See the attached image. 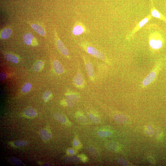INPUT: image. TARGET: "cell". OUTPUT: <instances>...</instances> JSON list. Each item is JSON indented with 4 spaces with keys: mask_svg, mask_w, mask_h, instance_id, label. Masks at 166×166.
Instances as JSON below:
<instances>
[{
    "mask_svg": "<svg viewBox=\"0 0 166 166\" xmlns=\"http://www.w3.org/2000/svg\"><path fill=\"white\" fill-rule=\"evenodd\" d=\"M89 116L91 120L94 123L96 124L100 123V119L96 114L93 113H90L89 114Z\"/></svg>",
    "mask_w": 166,
    "mask_h": 166,
    "instance_id": "cell-19",
    "label": "cell"
},
{
    "mask_svg": "<svg viewBox=\"0 0 166 166\" xmlns=\"http://www.w3.org/2000/svg\"><path fill=\"white\" fill-rule=\"evenodd\" d=\"M84 29L83 27L80 25H77L73 27L72 31L73 34L75 35L82 34L84 32Z\"/></svg>",
    "mask_w": 166,
    "mask_h": 166,
    "instance_id": "cell-16",
    "label": "cell"
},
{
    "mask_svg": "<svg viewBox=\"0 0 166 166\" xmlns=\"http://www.w3.org/2000/svg\"><path fill=\"white\" fill-rule=\"evenodd\" d=\"M44 63L41 61H39L37 62L32 67L33 70L36 72H38L40 71L43 68Z\"/></svg>",
    "mask_w": 166,
    "mask_h": 166,
    "instance_id": "cell-17",
    "label": "cell"
},
{
    "mask_svg": "<svg viewBox=\"0 0 166 166\" xmlns=\"http://www.w3.org/2000/svg\"><path fill=\"white\" fill-rule=\"evenodd\" d=\"M39 133L42 139L44 142L48 141L52 137L50 131L47 129H44L41 130Z\"/></svg>",
    "mask_w": 166,
    "mask_h": 166,
    "instance_id": "cell-3",
    "label": "cell"
},
{
    "mask_svg": "<svg viewBox=\"0 0 166 166\" xmlns=\"http://www.w3.org/2000/svg\"><path fill=\"white\" fill-rule=\"evenodd\" d=\"M24 114L26 116L29 117H34L36 116V110L31 107H27L25 110Z\"/></svg>",
    "mask_w": 166,
    "mask_h": 166,
    "instance_id": "cell-14",
    "label": "cell"
},
{
    "mask_svg": "<svg viewBox=\"0 0 166 166\" xmlns=\"http://www.w3.org/2000/svg\"><path fill=\"white\" fill-rule=\"evenodd\" d=\"M10 161L12 163L16 165H21L23 164L21 161L17 158H11Z\"/></svg>",
    "mask_w": 166,
    "mask_h": 166,
    "instance_id": "cell-28",
    "label": "cell"
},
{
    "mask_svg": "<svg viewBox=\"0 0 166 166\" xmlns=\"http://www.w3.org/2000/svg\"><path fill=\"white\" fill-rule=\"evenodd\" d=\"M73 145L74 148L77 150L80 149L82 147V145L80 141L76 137L73 140Z\"/></svg>",
    "mask_w": 166,
    "mask_h": 166,
    "instance_id": "cell-20",
    "label": "cell"
},
{
    "mask_svg": "<svg viewBox=\"0 0 166 166\" xmlns=\"http://www.w3.org/2000/svg\"><path fill=\"white\" fill-rule=\"evenodd\" d=\"M149 19L148 18H146L139 22L138 26L140 27H142L145 25L149 21Z\"/></svg>",
    "mask_w": 166,
    "mask_h": 166,
    "instance_id": "cell-33",
    "label": "cell"
},
{
    "mask_svg": "<svg viewBox=\"0 0 166 166\" xmlns=\"http://www.w3.org/2000/svg\"><path fill=\"white\" fill-rule=\"evenodd\" d=\"M61 104L64 106H67L69 107H72L74 105V101L68 99L63 100L61 101Z\"/></svg>",
    "mask_w": 166,
    "mask_h": 166,
    "instance_id": "cell-22",
    "label": "cell"
},
{
    "mask_svg": "<svg viewBox=\"0 0 166 166\" xmlns=\"http://www.w3.org/2000/svg\"><path fill=\"white\" fill-rule=\"evenodd\" d=\"M28 144L27 142L25 140H18L14 142L12 145L16 147H21L26 146Z\"/></svg>",
    "mask_w": 166,
    "mask_h": 166,
    "instance_id": "cell-21",
    "label": "cell"
},
{
    "mask_svg": "<svg viewBox=\"0 0 166 166\" xmlns=\"http://www.w3.org/2000/svg\"><path fill=\"white\" fill-rule=\"evenodd\" d=\"M32 29L37 33L41 36H44L45 34V30L40 25L37 24H33L31 25Z\"/></svg>",
    "mask_w": 166,
    "mask_h": 166,
    "instance_id": "cell-11",
    "label": "cell"
},
{
    "mask_svg": "<svg viewBox=\"0 0 166 166\" xmlns=\"http://www.w3.org/2000/svg\"><path fill=\"white\" fill-rule=\"evenodd\" d=\"M95 56L96 58L101 60H104L105 58L103 52H98Z\"/></svg>",
    "mask_w": 166,
    "mask_h": 166,
    "instance_id": "cell-34",
    "label": "cell"
},
{
    "mask_svg": "<svg viewBox=\"0 0 166 166\" xmlns=\"http://www.w3.org/2000/svg\"><path fill=\"white\" fill-rule=\"evenodd\" d=\"M77 150L75 149H69L67 151V153L69 155L73 156L76 155L77 153Z\"/></svg>",
    "mask_w": 166,
    "mask_h": 166,
    "instance_id": "cell-30",
    "label": "cell"
},
{
    "mask_svg": "<svg viewBox=\"0 0 166 166\" xmlns=\"http://www.w3.org/2000/svg\"><path fill=\"white\" fill-rule=\"evenodd\" d=\"M98 134L101 137H105L110 136L111 135L112 133L107 130H101L98 132Z\"/></svg>",
    "mask_w": 166,
    "mask_h": 166,
    "instance_id": "cell-23",
    "label": "cell"
},
{
    "mask_svg": "<svg viewBox=\"0 0 166 166\" xmlns=\"http://www.w3.org/2000/svg\"><path fill=\"white\" fill-rule=\"evenodd\" d=\"M88 150L89 153L92 155L94 156H96L98 155V151L94 148L90 147L88 148Z\"/></svg>",
    "mask_w": 166,
    "mask_h": 166,
    "instance_id": "cell-29",
    "label": "cell"
},
{
    "mask_svg": "<svg viewBox=\"0 0 166 166\" xmlns=\"http://www.w3.org/2000/svg\"><path fill=\"white\" fill-rule=\"evenodd\" d=\"M65 160L67 162L69 163H75L79 162L81 161L80 158L78 156H70L67 157L65 159Z\"/></svg>",
    "mask_w": 166,
    "mask_h": 166,
    "instance_id": "cell-18",
    "label": "cell"
},
{
    "mask_svg": "<svg viewBox=\"0 0 166 166\" xmlns=\"http://www.w3.org/2000/svg\"><path fill=\"white\" fill-rule=\"evenodd\" d=\"M7 77V75L5 73H1V81L4 80L6 79Z\"/></svg>",
    "mask_w": 166,
    "mask_h": 166,
    "instance_id": "cell-35",
    "label": "cell"
},
{
    "mask_svg": "<svg viewBox=\"0 0 166 166\" xmlns=\"http://www.w3.org/2000/svg\"><path fill=\"white\" fill-rule=\"evenodd\" d=\"M32 87L31 84L29 83L25 84L22 87V91L23 93H26L29 92Z\"/></svg>",
    "mask_w": 166,
    "mask_h": 166,
    "instance_id": "cell-26",
    "label": "cell"
},
{
    "mask_svg": "<svg viewBox=\"0 0 166 166\" xmlns=\"http://www.w3.org/2000/svg\"><path fill=\"white\" fill-rule=\"evenodd\" d=\"M151 14L152 16L155 18H160L161 17L160 13L155 9L152 10L151 12Z\"/></svg>",
    "mask_w": 166,
    "mask_h": 166,
    "instance_id": "cell-31",
    "label": "cell"
},
{
    "mask_svg": "<svg viewBox=\"0 0 166 166\" xmlns=\"http://www.w3.org/2000/svg\"><path fill=\"white\" fill-rule=\"evenodd\" d=\"M76 86L78 88H82L84 85V80L82 74L80 72L77 73L74 78Z\"/></svg>",
    "mask_w": 166,
    "mask_h": 166,
    "instance_id": "cell-4",
    "label": "cell"
},
{
    "mask_svg": "<svg viewBox=\"0 0 166 166\" xmlns=\"http://www.w3.org/2000/svg\"><path fill=\"white\" fill-rule=\"evenodd\" d=\"M56 44L58 48L60 51L64 55L67 56L69 54L68 50L62 41L59 39H58L57 41Z\"/></svg>",
    "mask_w": 166,
    "mask_h": 166,
    "instance_id": "cell-7",
    "label": "cell"
},
{
    "mask_svg": "<svg viewBox=\"0 0 166 166\" xmlns=\"http://www.w3.org/2000/svg\"><path fill=\"white\" fill-rule=\"evenodd\" d=\"M54 117L55 119L60 123L67 125H71V122L68 120L67 117L61 113L55 114Z\"/></svg>",
    "mask_w": 166,
    "mask_h": 166,
    "instance_id": "cell-1",
    "label": "cell"
},
{
    "mask_svg": "<svg viewBox=\"0 0 166 166\" xmlns=\"http://www.w3.org/2000/svg\"><path fill=\"white\" fill-rule=\"evenodd\" d=\"M66 97L67 99L71 100L74 101H77L79 100L80 97L78 95L75 93L68 94L66 95Z\"/></svg>",
    "mask_w": 166,
    "mask_h": 166,
    "instance_id": "cell-24",
    "label": "cell"
},
{
    "mask_svg": "<svg viewBox=\"0 0 166 166\" xmlns=\"http://www.w3.org/2000/svg\"><path fill=\"white\" fill-rule=\"evenodd\" d=\"M80 158L81 161L83 163H86L88 161V159L87 157L84 154H80L78 155Z\"/></svg>",
    "mask_w": 166,
    "mask_h": 166,
    "instance_id": "cell-32",
    "label": "cell"
},
{
    "mask_svg": "<svg viewBox=\"0 0 166 166\" xmlns=\"http://www.w3.org/2000/svg\"><path fill=\"white\" fill-rule=\"evenodd\" d=\"M33 38V36L31 33H27L23 36V40L25 44L30 45L32 44Z\"/></svg>",
    "mask_w": 166,
    "mask_h": 166,
    "instance_id": "cell-13",
    "label": "cell"
},
{
    "mask_svg": "<svg viewBox=\"0 0 166 166\" xmlns=\"http://www.w3.org/2000/svg\"><path fill=\"white\" fill-rule=\"evenodd\" d=\"M52 95L51 92L49 90L46 91L43 95V100L45 102H47L50 99Z\"/></svg>",
    "mask_w": 166,
    "mask_h": 166,
    "instance_id": "cell-25",
    "label": "cell"
},
{
    "mask_svg": "<svg viewBox=\"0 0 166 166\" xmlns=\"http://www.w3.org/2000/svg\"><path fill=\"white\" fill-rule=\"evenodd\" d=\"M5 57L7 61L13 63H17L19 61L18 58L16 55L11 54H7L5 55Z\"/></svg>",
    "mask_w": 166,
    "mask_h": 166,
    "instance_id": "cell-15",
    "label": "cell"
},
{
    "mask_svg": "<svg viewBox=\"0 0 166 166\" xmlns=\"http://www.w3.org/2000/svg\"><path fill=\"white\" fill-rule=\"evenodd\" d=\"M87 52L90 54L91 55H94L98 53V51L97 49L94 47L89 46L86 49Z\"/></svg>",
    "mask_w": 166,
    "mask_h": 166,
    "instance_id": "cell-27",
    "label": "cell"
},
{
    "mask_svg": "<svg viewBox=\"0 0 166 166\" xmlns=\"http://www.w3.org/2000/svg\"><path fill=\"white\" fill-rule=\"evenodd\" d=\"M106 146L108 149L114 152H118L120 149L119 145L114 142H108L106 144Z\"/></svg>",
    "mask_w": 166,
    "mask_h": 166,
    "instance_id": "cell-12",
    "label": "cell"
},
{
    "mask_svg": "<svg viewBox=\"0 0 166 166\" xmlns=\"http://www.w3.org/2000/svg\"><path fill=\"white\" fill-rule=\"evenodd\" d=\"M86 70L91 79L93 80L94 78V72L93 65L90 62L86 63Z\"/></svg>",
    "mask_w": 166,
    "mask_h": 166,
    "instance_id": "cell-9",
    "label": "cell"
},
{
    "mask_svg": "<svg viewBox=\"0 0 166 166\" xmlns=\"http://www.w3.org/2000/svg\"><path fill=\"white\" fill-rule=\"evenodd\" d=\"M150 47L155 49H158L162 47L163 44L162 42L159 39H151L149 42Z\"/></svg>",
    "mask_w": 166,
    "mask_h": 166,
    "instance_id": "cell-5",
    "label": "cell"
},
{
    "mask_svg": "<svg viewBox=\"0 0 166 166\" xmlns=\"http://www.w3.org/2000/svg\"><path fill=\"white\" fill-rule=\"evenodd\" d=\"M54 67L56 72L59 74H61L64 71L63 67L57 60H55L53 63Z\"/></svg>",
    "mask_w": 166,
    "mask_h": 166,
    "instance_id": "cell-8",
    "label": "cell"
},
{
    "mask_svg": "<svg viewBox=\"0 0 166 166\" xmlns=\"http://www.w3.org/2000/svg\"><path fill=\"white\" fill-rule=\"evenodd\" d=\"M12 33L11 29L10 28H7L1 31V38L3 39H7L11 36Z\"/></svg>",
    "mask_w": 166,
    "mask_h": 166,
    "instance_id": "cell-10",
    "label": "cell"
},
{
    "mask_svg": "<svg viewBox=\"0 0 166 166\" xmlns=\"http://www.w3.org/2000/svg\"><path fill=\"white\" fill-rule=\"evenodd\" d=\"M76 116L78 120L84 124H87L89 123V120L85 115L80 112H78L76 114Z\"/></svg>",
    "mask_w": 166,
    "mask_h": 166,
    "instance_id": "cell-6",
    "label": "cell"
},
{
    "mask_svg": "<svg viewBox=\"0 0 166 166\" xmlns=\"http://www.w3.org/2000/svg\"><path fill=\"white\" fill-rule=\"evenodd\" d=\"M156 76V73L154 71H152L143 80L142 84L144 86L148 85L155 80Z\"/></svg>",
    "mask_w": 166,
    "mask_h": 166,
    "instance_id": "cell-2",
    "label": "cell"
}]
</instances>
